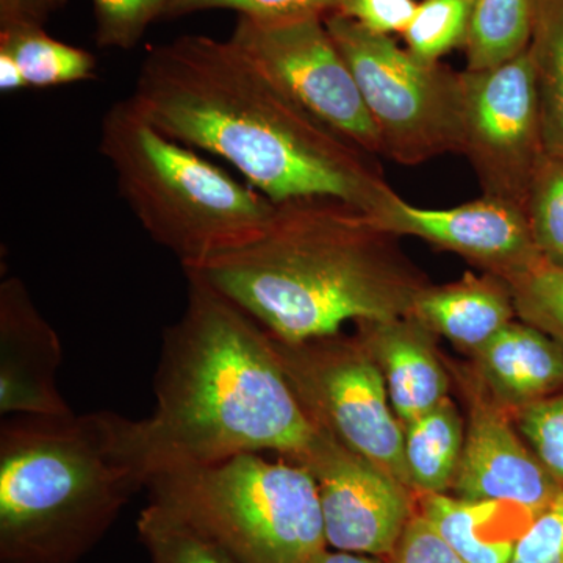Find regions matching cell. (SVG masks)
Segmentation results:
<instances>
[{
	"label": "cell",
	"instance_id": "1",
	"mask_svg": "<svg viewBox=\"0 0 563 563\" xmlns=\"http://www.w3.org/2000/svg\"><path fill=\"white\" fill-rule=\"evenodd\" d=\"M131 101L165 135L231 163L274 203L328 198L377 217L396 191L231 40L185 35L150 51Z\"/></svg>",
	"mask_w": 563,
	"mask_h": 563
},
{
	"label": "cell",
	"instance_id": "2",
	"mask_svg": "<svg viewBox=\"0 0 563 563\" xmlns=\"http://www.w3.org/2000/svg\"><path fill=\"white\" fill-rule=\"evenodd\" d=\"M163 335L155 410L140 421L152 473L274 451L299 463L318 437L272 335L196 274Z\"/></svg>",
	"mask_w": 563,
	"mask_h": 563
},
{
	"label": "cell",
	"instance_id": "3",
	"mask_svg": "<svg viewBox=\"0 0 563 563\" xmlns=\"http://www.w3.org/2000/svg\"><path fill=\"white\" fill-rule=\"evenodd\" d=\"M396 239L350 203L295 199L276 203L250 243L184 273L209 282L273 339L298 344L339 335L347 321L412 313L428 284Z\"/></svg>",
	"mask_w": 563,
	"mask_h": 563
},
{
	"label": "cell",
	"instance_id": "4",
	"mask_svg": "<svg viewBox=\"0 0 563 563\" xmlns=\"http://www.w3.org/2000/svg\"><path fill=\"white\" fill-rule=\"evenodd\" d=\"M152 476L140 421L14 415L0 428V563H77Z\"/></svg>",
	"mask_w": 563,
	"mask_h": 563
},
{
	"label": "cell",
	"instance_id": "5",
	"mask_svg": "<svg viewBox=\"0 0 563 563\" xmlns=\"http://www.w3.org/2000/svg\"><path fill=\"white\" fill-rule=\"evenodd\" d=\"M101 152L144 231L184 269L250 243L276 209L251 185L158 131L131 99L103 114Z\"/></svg>",
	"mask_w": 563,
	"mask_h": 563
},
{
	"label": "cell",
	"instance_id": "6",
	"mask_svg": "<svg viewBox=\"0 0 563 563\" xmlns=\"http://www.w3.org/2000/svg\"><path fill=\"white\" fill-rule=\"evenodd\" d=\"M147 488L161 504L240 563H307L328 548L320 493L299 463L242 454L210 465L155 470Z\"/></svg>",
	"mask_w": 563,
	"mask_h": 563
},
{
	"label": "cell",
	"instance_id": "7",
	"mask_svg": "<svg viewBox=\"0 0 563 563\" xmlns=\"http://www.w3.org/2000/svg\"><path fill=\"white\" fill-rule=\"evenodd\" d=\"M324 24L354 74L384 157L417 166L461 154V73L440 62H422L393 36L368 31L342 14H328Z\"/></svg>",
	"mask_w": 563,
	"mask_h": 563
},
{
	"label": "cell",
	"instance_id": "8",
	"mask_svg": "<svg viewBox=\"0 0 563 563\" xmlns=\"http://www.w3.org/2000/svg\"><path fill=\"white\" fill-rule=\"evenodd\" d=\"M273 342L314 424L412 490L404 424L393 409L384 374L361 339L332 335L298 344Z\"/></svg>",
	"mask_w": 563,
	"mask_h": 563
},
{
	"label": "cell",
	"instance_id": "9",
	"mask_svg": "<svg viewBox=\"0 0 563 563\" xmlns=\"http://www.w3.org/2000/svg\"><path fill=\"white\" fill-rule=\"evenodd\" d=\"M463 141L484 196L523 207L547 154L531 51L481 70H462Z\"/></svg>",
	"mask_w": 563,
	"mask_h": 563
},
{
	"label": "cell",
	"instance_id": "10",
	"mask_svg": "<svg viewBox=\"0 0 563 563\" xmlns=\"http://www.w3.org/2000/svg\"><path fill=\"white\" fill-rule=\"evenodd\" d=\"M229 40L332 131L373 157L383 155L379 132L324 18L258 21L240 16Z\"/></svg>",
	"mask_w": 563,
	"mask_h": 563
},
{
	"label": "cell",
	"instance_id": "11",
	"mask_svg": "<svg viewBox=\"0 0 563 563\" xmlns=\"http://www.w3.org/2000/svg\"><path fill=\"white\" fill-rule=\"evenodd\" d=\"M299 465L317 481L328 547L388 558L415 514L410 488L321 428Z\"/></svg>",
	"mask_w": 563,
	"mask_h": 563
},
{
	"label": "cell",
	"instance_id": "12",
	"mask_svg": "<svg viewBox=\"0 0 563 563\" xmlns=\"http://www.w3.org/2000/svg\"><path fill=\"white\" fill-rule=\"evenodd\" d=\"M373 218L398 239L415 236L454 252L506 282L544 262L533 243L523 207L490 196L451 209H424L396 192Z\"/></svg>",
	"mask_w": 563,
	"mask_h": 563
},
{
	"label": "cell",
	"instance_id": "13",
	"mask_svg": "<svg viewBox=\"0 0 563 563\" xmlns=\"http://www.w3.org/2000/svg\"><path fill=\"white\" fill-rule=\"evenodd\" d=\"M518 432L498 406L474 404L455 472L454 496L542 512L563 487Z\"/></svg>",
	"mask_w": 563,
	"mask_h": 563
},
{
	"label": "cell",
	"instance_id": "14",
	"mask_svg": "<svg viewBox=\"0 0 563 563\" xmlns=\"http://www.w3.org/2000/svg\"><path fill=\"white\" fill-rule=\"evenodd\" d=\"M63 350L57 332L33 302L24 282L9 277L0 285V412L2 415L73 413L57 374Z\"/></svg>",
	"mask_w": 563,
	"mask_h": 563
},
{
	"label": "cell",
	"instance_id": "15",
	"mask_svg": "<svg viewBox=\"0 0 563 563\" xmlns=\"http://www.w3.org/2000/svg\"><path fill=\"white\" fill-rule=\"evenodd\" d=\"M358 325V339L376 358L393 409L404 426L448 398V376L433 354L432 332L412 314Z\"/></svg>",
	"mask_w": 563,
	"mask_h": 563
},
{
	"label": "cell",
	"instance_id": "16",
	"mask_svg": "<svg viewBox=\"0 0 563 563\" xmlns=\"http://www.w3.org/2000/svg\"><path fill=\"white\" fill-rule=\"evenodd\" d=\"M412 317L432 333L477 352L517 317L506 280L484 273L465 274L442 287L424 288L415 299Z\"/></svg>",
	"mask_w": 563,
	"mask_h": 563
},
{
	"label": "cell",
	"instance_id": "17",
	"mask_svg": "<svg viewBox=\"0 0 563 563\" xmlns=\"http://www.w3.org/2000/svg\"><path fill=\"white\" fill-rule=\"evenodd\" d=\"M481 376L512 410L563 388V347L525 321H512L476 352Z\"/></svg>",
	"mask_w": 563,
	"mask_h": 563
},
{
	"label": "cell",
	"instance_id": "18",
	"mask_svg": "<svg viewBox=\"0 0 563 563\" xmlns=\"http://www.w3.org/2000/svg\"><path fill=\"white\" fill-rule=\"evenodd\" d=\"M417 510L465 563H510L518 539L532 521L509 523V517L525 510L514 504L468 501L448 493H420Z\"/></svg>",
	"mask_w": 563,
	"mask_h": 563
},
{
	"label": "cell",
	"instance_id": "19",
	"mask_svg": "<svg viewBox=\"0 0 563 563\" xmlns=\"http://www.w3.org/2000/svg\"><path fill=\"white\" fill-rule=\"evenodd\" d=\"M465 432L461 415L448 398L404 426V455L412 490L446 493L453 488Z\"/></svg>",
	"mask_w": 563,
	"mask_h": 563
},
{
	"label": "cell",
	"instance_id": "20",
	"mask_svg": "<svg viewBox=\"0 0 563 563\" xmlns=\"http://www.w3.org/2000/svg\"><path fill=\"white\" fill-rule=\"evenodd\" d=\"M529 51L536 68L544 151L563 158V0H533Z\"/></svg>",
	"mask_w": 563,
	"mask_h": 563
},
{
	"label": "cell",
	"instance_id": "21",
	"mask_svg": "<svg viewBox=\"0 0 563 563\" xmlns=\"http://www.w3.org/2000/svg\"><path fill=\"white\" fill-rule=\"evenodd\" d=\"M533 0H473L466 69L493 68L523 54L531 44Z\"/></svg>",
	"mask_w": 563,
	"mask_h": 563
},
{
	"label": "cell",
	"instance_id": "22",
	"mask_svg": "<svg viewBox=\"0 0 563 563\" xmlns=\"http://www.w3.org/2000/svg\"><path fill=\"white\" fill-rule=\"evenodd\" d=\"M0 51L20 66L27 88H52L96 77V57L52 38L44 29L0 33Z\"/></svg>",
	"mask_w": 563,
	"mask_h": 563
},
{
	"label": "cell",
	"instance_id": "23",
	"mask_svg": "<svg viewBox=\"0 0 563 563\" xmlns=\"http://www.w3.org/2000/svg\"><path fill=\"white\" fill-rule=\"evenodd\" d=\"M136 528L151 563H240L221 544L161 504L151 501L141 510Z\"/></svg>",
	"mask_w": 563,
	"mask_h": 563
},
{
	"label": "cell",
	"instance_id": "24",
	"mask_svg": "<svg viewBox=\"0 0 563 563\" xmlns=\"http://www.w3.org/2000/svg\"><path fill=\"white\" fill-rule=\"evenodd\" d=\"M525 213L544 262L563 269V158L544 154L526 196Z\"/></svg>",
	"mask_w": 563,
	"mask_h": 563
},
{
	"label": "cell",
	"instance_id": "25",
	"mask_svg": "<svg viewBox=\"0 0 563 563\" xmlns=\"http://www.w3.org/2000/svg\"><path fill=\"white\" fill-rule=\"evenodd\" d=\"M473 0H422L404 31L407 49L422 62L439 63L457 47H465Z\"/></svg>",
	"mask_w": 563,
	"mask_h": 563
},
{
	"label": "cell",
	"instance_id": "26",
	"mask_svg": "<svg viewBox=\"0 0 563 563\" xmlns=\"http://www.w3.org/2000/svg\"><path fill=\"white\" fill-rule=\"evenodd\" d=\"M521 321L563 347V269L542 262L507 282Z\"/></svg>",
	"mask_w": 563,
	"mask_h": 563
},
{
	"label": "cell",
	"instance_id": "27",
	"mask_svg": "<svg viewBox=\"0 0 563 563\" xmlns=\"http://www.w3.org/2000/svg\"><path fill=\"white\" fill-rule=\"evenodd\" d=\"M168 0H92L98 46L129 51L165 14Z\"/></svg>",
	"mask_w": 563,
	"mask_h": 563
},
{
	"label": "cell",
	"instance_id": "28",
	"mask_svg": "<svg viewBox=\"0 0 563 563\" xmlns=\"http://www.w3.org/2000/svg\"><path fill=\"white\" fill-rule=\"evenodd\" d=\"M514 412L518 431L563 487V388Z\"/></svg>",
	"mask_w": 563,
	"mask_h": 563
},
{
	"label": "cell",
	"instance_id": "29",
	"mask_svg": "<svg viewBox=\"0 0 563 563\" xmlns=\"http://www.w3.org/2000/svg\"><path fill=\"white\" fill-rule=\"evenodd\" d=\"M343 0H168L163 18H179L207 10H233L240 16L258 21L328 16Z\"/></svg>",
	"mask_w": 563,
	"mask_h": 563
},
{
	"label": "cell",
	"instance_id": "30",
	"mask_svg": "<svg viewBox=\"0 0 563 563\" xmlns=\"http://www.w3.org/2000/svg\"><path fill=\"white\" fill-rule=\"evenodd\" d=\"M510 563H563V488L526 528Z\"/></svg>",
	"mask_w": 563,
	"mask_h": 563
},
{
	"label": "cell",
	"instance_id": "31",
	"mask_svg": "<svg viewBox=\"0 0 563 563\" xmlns=\"http://www.w3.org/2000/svg\"><path fill=\"white\" fill-rule=\"evenodd\" d=\"M387 563H465L435 526L415 510Z\"/></svg>",
	"mask_w": 563,
	"mask_h": 563
},
{
	"label": "cell",
	"instance_id": "32",
	"mask_svg": "<svg viewBox=\"0 0 563 563\" xmlns=\"http://www.w3.org/2000/svg\"><path fill=\"white\" fill-rule=\"evenodd\" d=\"M418 3L415 0H343L335 13L357 22L379 35H402L412 21Z\"/></svg>",
	"mask_w": 563,
	"mask_h": 563
},
{
	"label": "cell",
	"instance_id": "33",
	"mask_svg": "<svg viewBox=\"0 0 563 563\" xmlns=\"http://www.w3.org/2000/svg\"><path fill=\"white\" fill-rule=\"evenodd\" d=\"M66 0H0V33L44 29Z\"/></svg>",
	"mask_w": 563,
	"mask_h": 563
},
{
	"label": "cell",
	"instance_id": "34",
	"mask_svg": "<svg viewBox=\"0 0 563 563\" xmlns=\"http://www.w3.org/2000/svg\"><path fill=\"white\" fill-rule=\"evenodd\" d=\"M27 88L24 76H22L20 66L7 52L0 51V90L2 92H13Z\"/></svg>",
	"mask_w": 563,
	"mask_h": 563
},
{
	"label": "cell",
	"instance_id": "35",
	"mask_svg": "<svg viewBox=\"0 0 563 563\" xmlns=\"http://www.w3.org/2000/svg\"><path fill=\"white\" fill-rule=\"evenodd\" d=\"M307 563H383V561L376 555L347 553V551L324 548Z\"/></svg>",
	"mask_w": 563,
	"mask_h": 563
}]
</instances>
